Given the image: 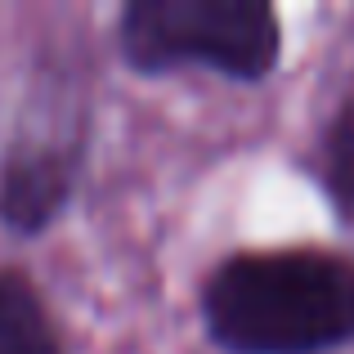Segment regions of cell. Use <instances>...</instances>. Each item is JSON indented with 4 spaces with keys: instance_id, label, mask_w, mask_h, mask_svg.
Returning a JSON list of instances; mask_svg holds the SVG:
<instances>
[{
    "instance_id": "obj_1",
    "label": "cell",
    "mask_w": 354,
    "mask_h": 354,
    "mask_svg": "<svg viewBox=\"0 0 354 354\" xmlns=\"http://www.w3.org/2000/svg\"><path fill=\"white\" fill-rule=\"evenodd\" d=\"M198 323L220 354H341L354 346V251L234 247L198 278Z\"/></svg>"
},
{
    "instance_id": "obj_2",
    "label": "cell",
    "mask_w": 354,
    "mask_h": 354,
    "mask_svg": "<svg viewBox=\"0 0 354 354\" xmlns=\"http://www.w3.org/2000/svg\"><path fill=\"white\" fill-rule=\"evenodd\" d=\"M95 153V63L81 41L45 45L0 144V229L36 242L68 220Z\"/></svg>"
},
{
    "instance_id": "obj_3",
    "label": "cell",
    "mask_w": 354,
    "mask_h": 354,
    "mask_svg": "<svg viewBox=\"0 0 354 354\" xmlns=\"http://www.w3.org/2000/svg\"><path fill=\"white\" fill-rule=\"evenodd\" d=\"M108 41L139 81L207 72L265 86L287 59V23L269 0H121Z\"/></svg>"
},
{
    "instance_id": "obj_4",
    "label": "cell",
    "mask_w": 354,
    "mask_h": 354,
    "mask_svg": "<svg viewBox=\"0 0 354 354\" xmlns=\"http://www.w3.org/2000/svg\"><path fill=\"white\" fill-rule=\"evenodd\" d=\"M0 354H72L45 287L23 265H0Z\"/></svg>"
},
{
    "instance_id": "obj_5",
    "label": "cell",
    "mask_w": 354,
    "mask_h": 354,
    "mask_svg": "<svg viewBox=\"0 0 354 354\" xmlns=\"http://www.w3.org/2000/svg\"><path fill=\"white\" fill-rule=\"evenodd\" d=\"M314 175L341 225H354V86L332 104L314 139Z\"/></svg>"
}]
</instances>
